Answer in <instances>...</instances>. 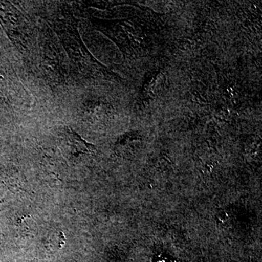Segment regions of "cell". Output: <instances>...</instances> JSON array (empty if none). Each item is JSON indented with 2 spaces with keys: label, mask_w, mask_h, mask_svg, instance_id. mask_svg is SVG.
I'll return each instance as SVG.
<instances>
[{
  "label": "cell",
  "mask_w": 262,
  "mask_h": 262,
  "mask_svg": "<svg viewBox=\"0 0 262 262\" xmlns=\"http://www.w3.org/2000/svg\"><path fill=\"white\" fill-rule=\"evenodd\" d=\"M77 26L75 19L65 9L53 20V29L72 63L84 75H94L99 72L100 65L84 46Z\"/></svg>",
  "instance_id": "obj_1"
},
{
  "label": "cell",
  "mask_w": 262,
  "mask_h": 262,
  "mask_svg": "<svg viewBox=\"0 0 262 262\" xmlns=\"http://www.w3.org/2000/svg\"><path fill=\"white\" fill-rule=\"evenodd\" d=\"M43 67L48 77L56 83H61L65 80L66 71L61 51L56 43L51 39L45 41L43 47Z\"/></svg>",
  "instance_id": "obj_3"
},
{
  "label": "cell",
  "mask_w": 262,
  "mask_h": 262,
  "mask_svg": "<svg viewBox=\"0 0 262 262\" xmlns=\"http://www.w3.org/2000/svg\"><path fill=\"white\" fill-rule=\"evenodd\" d=\"M0 24L16 47L27 48L29 34L24 15L9 2L0 1Z\"/></svg>",
  "instance_id": "obj_2"
}]
</instances>
